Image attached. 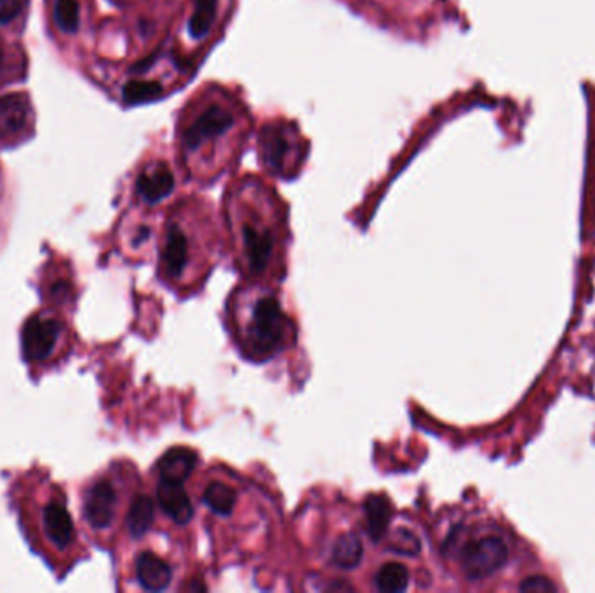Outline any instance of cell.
<instances>
[{"instance_id": "obj_1", "label": "cell", "mask_w": 595, "mask_h": 593, "mask_svg": "<svg viewBox=\"0 0 595 593\" xmlns=\"http://www.w3.org/2000/svg\"><path fill=\"white\" fill-rule=\"evenodd\" d=\"M291 332V320L274 296H265L255 303L246 331V341L253 356L268 358L283 352Z\"/></svg>"}, {"instance_id": "obj_2", "label": "cell", "mask_w": 595, "mask_h": 593, "mask_svg": "<svg viewBox=\"0 0 595 593\" xmlns=\"http://www.w3.org/2000/svg\"><path fill=\"white\" fill-rule=\"evenodd\" d=\"M510 550L501 536H482L469 542L460 551V564L469 579L479 581L493 576L507 564Z\"/></svg>"}, {"instance_id": "obj_3", "label": "cell", "mask_w": 595, "mask_h": 593, "mask_svg": "<svg viewBox=\"0 0 595 593\" xmlns=\"http://www.w3.org/2000/svg\"><path fill=\"white\" fill-rule=\"evenodd\" d=\"M232 125L234 116L228 110L221 107H209L202 116L193 120V124L185 131L183 144L187 150H197L202 143L223 136Z\"/></svg>"}, {"instance_id": "obj_4", "label": "cell", "mask_w": 595, "mask_h": 593, "mask_svg": "<svg viewBox=\"0 0 595 593\" xmlns=\"http://www.w3.org/2000/svg\"><path fill=\"white\" fill-rule=\"evenodd\" d=\"M61 326L54 319L33 317L23 329V354L28 360H41L51 356L60 338Z\"/></svg>"}, {"instance_id": "obj_5", "label": "cell", "mask_w": 595, "mask_h": 593, "mask_svg": "<svg viewBox=\"0 0 595 593\" xmlns=\"http://www.w3.org/2000/svg\"><path fill=\"white\" fill-rule=\"evenodd\" d=\"M116 505H117V493L114 486L108 484L107 480L98 482L88 493L84 505L88 523L95 529L108 527L116 515Z\"/></svg>"}, {"instance_id": "obj_6", "label": "cell", "mask_w": 595, "mask_h": 593, "mask_svg": "<svg viewBox=\"0 0 595 593\" xmlns=\"http://www.w3.org/2000/svg\"><path fill=\"white\" fill-rule=\"evenodd\" d=\"M157 499L163 512L174 523L180 525L191 523L193 517V506L183 487V482L161 478L157 486Z\"/></svg>"}, {"instance_id": "obj_7", "label": "cell", "mask_w": 595, "mask_h": 593, "mask_svg": "<svg viewBox=\"0 0 595 593\" xmlns=\"http://www.w3.org/2000/svg\"><path fill=\"white\" fill-rule=\"evenodd\" d=\"M242 244L249 270L255 273L265 272L275 246L272 234L268 230H260L256 227L246 225L242 228Z\"/></svg>"}, {"instance_id": "obj_8", "label": "cell", "mask_w": 595, "mask_h": 593, "mask_svg": "<svg viewBox=\"0 0 595 593\" xmlns=\"http://www.w3.org/2000/svg\"><path fill=\"white\" fill-rule=\"evenodd\" d=\"M136 190L148 204H157L164 200L174 190V176L166 164H155L144 169L136 180Z\"/></svg>"}, {"instance_id": "obj_9", "label": "cell", "mask_w": 595, "mask_h": 593, "mask_svg": "<svg viewBox=\"0 0 595 593\" xmlns=\"http://www.w3.org/2000/svg\"><path fill=\"white\" fill-rule=\"evenodd\" d=\"M44 531L49 540L58 548H67L72 545L75 538V527H73L72 517L67 512V508L58 503L51 501L44 508Z\"/></svg>"}, {"instance_id": "obj_10", "label": "cell", "mask_w": 595, "mask_h": 593, "mask_svg": "<svg viewBox=\"0 0 595 593\" xmlns=\"http://www.w3.org/2000/svg\"><path fill=\"white\" fill-rule=\"evenodd\" d=\"M293 144L284 133L283 127H270L266 125L260 136V153L263 164L268 171H279L284 167Z\"/></svg>"}, {"instance_id": "obj_11", "label": "cell", "mask_w": 595, "mask_h": 593, "mask_svg": "<svg viewBox=\"0 0 595 593\" xmlns=\"http://www.w3.org/2000/svg\"><path fill=\"white\" fill-rule=\"evenodd\" d=\"M136 576L144 590L161 592L169 587L172 572L163 559L144 551L136 561Z\"/></svg>"}, {"instance_id": "obj_12", "label": "cell", "mask_w": 595, "mask_h": 593, "mask_svg": "<svg viewBox=\"0 0 595 593\" xmlns=\"http://www.w3.org/2000/svg\"><path fill=\"white\" fill-rule=\"evenodd\" d=\"M30 116V101L24 95L14 93L0 97V136L20 133Z\"/></svg>"}, {"instance_id": "obj_13", "label": "cell", "mask_w": 595, "mask_h": 593, "mask_svg": "<svg viewBox=\"0 0 595 593\" xmlns=\"http://www.w3.org/2000/svg\"><path fill=\"white\" fill-rule=\"evenodd\" d=\"M163 263L167 275L180 277L189 263V240L180 227L172 225L167 232L166 246L163 251Z\"/></svg>"}, {"instance_id": "obj_14", "label": "cell", "mask_w": 595, "mask_h": 593, "mask_svg": "<svg viewBox=\"0 0 595 593\" xmlns=\"http://www.w3.org/2000/svg\"><path fill=\"white\" fill-rule=\"evenodd\" d=\"M197 454L187 449V448H174L161 458L159 461V474L161 478L174 480V482H183L191 477L195 465H197Z\"/></svg>"}, {"instance_id": "obj_15", "label": "cell", "mask_w": 595, "mask_h": 593, "mask_svg": "<svg viewBox=\"0 0 595 593\" xmlns=\"http://www.w3.org/2000/svg\"><path fill=\"white\" fill-rule=\"evenodd\" d=\"M364 510H366V521H367V525H366L367 534L375 543H378L385 538L390 521H392V505L385 496L375 495V496L366 499Z\"/></svg>"}, {"instance_id": "obj_16", "label": "cell", "mask_w": 595, "mask_h": 593, "mask_svg": "<svg viewBox=\"0 0 595 593\" xmlns=\"http://www.w3.org/2000/svg\"><path fill=\"white\" fill-rule=\"evenodd\" d=\"M362 555H364V550H362V543H360L358 536L347 533L334 543L331 562H333V566L341 568V570H354L360 564Z\"/></svg>"}, {"instance_id": "obj_17", "label": "cell", "mask_w": 595, "mask_h": 593, "mask_svg": "<svg viewBox=\"0 0 595 593\" xmlns=\"http://www.w3.org/2000/svg\"><path fill=\"white\" fill-rule=\"evenodd\" d=\"M218 13V0H193V13L189 20L191 39L202 41L213 28Z\"/></svg>"}, {"instance_id": "obj_18", "label": "cell", "mask_w": 595, "mask_h": 593, "mask_svg": "<svg viewBox=\"0 0 595 593\" xmlns=\"http://www.w3.org/2000/svg\"><path fill=\"white\" fill-rule=\"evenodd\" d=\"M155 517V505L148 496H138L133 501L127 514V529L133 538H142L152 527Z\"/></svg>"}, {"instance_id": "obj_19", "label": "cell", "mask_w": 595, "mask_h": 593, "mask_svg": "<svg viewBox=\"0 0 595 593\" xmlns=\"http://www.w3.org/2000/svg\"><path fill=\"white\" fill-rule=\"evenodd\" d=\"M202 499L218 515H230L236 506L237 495L230 486L223 482H213L206 487Z\"/></svg>"}, {"instance_id": "obj_20", "label": "cell", "mask_w": 595, "mask_h": 593, "mask_svg": "<svg viewBox=\"0 0 595 593\" xmlns=\"http://www.w3.org/2000/svg\"><path fill=\"white\" fill-rule=\"evenodd\" d=\"M163 95H164V89L155 80H131L122 89L124 103L131 105V107L155 101Z\"/></svg>"}, {"instance_id": "obj_21", "label": "cell", "mask_w": 595, "mask_h": 593, "mask_svg": "<svg viewBox=\"0 0 595 593\" xmlns=\"http://www.w3.org/2000/svg\"><path fill=\"white\" fill-rule=\"evenodd\" d=\"M375 583L380 592H404L409 585V570L399 562H388L377 572Z\"/></svg>"}, {"instance_id": "obj_22", "label": "cell", "mask_w": 595, "mask_h": 593, "mask_svg": "<svg viewBox=\"0 0 595 593\" xmlns=\"http://www.w3.org/2000/svg\"><path fill=\"white\" fill-rule=\"evenodd\" d=\"M80 9L77 0H56L54 4V20L65 33H75L80 24Z\"/></svg>"}, {"instance_id": "obj_23", "label": "cell", "mask_w": 595, "mask_h": 593, "mask_svg": "<svg viewBox=\"0 0 595 593\" xmlns=\"http://www.w3.org/2000/svg\"><path fill=\"white\" fill-rule=\"evenodd\" d=\"M392 548L397 551V553H404V555H416L420 551V542L418 538L405 531V529H399L395 533V538H394V543H392Z\"/></svg>"}, {"instance_id": "obj_24", "label": "cell", "mask_w": 595, "mask_h": 593, "mask_svg": "<svg viewBox=\"0 0 595 593\" xmlns=\"http://www.w3.org/2000/svg\"><path fill=\"white\" fill-rule=\"evenodd\" d=\"M523 592H533V593H545V592H555L557 587L552 579H548L545 576H529L525 578L521 587H519Z\"/></svg>"}, {"instance_id": "obj_25", "label": "cell", "mask_w": 595, "mask_h": 593, "mask_svg": "<svg viewBox=\"0 0 595 593\" xmlns=\"http://www.w3.org/2000/svg\"><path fill=\"white\" fill-rule=\"evenodd\" d=\"M26 5V0H0V24L11 23Z\"/></svg>"}, {"instance_id": "obj_26", "label": "cell", "mask_w": 595, "mask_h": 593, "mask_svg": "<svg viewBox=\"0 0 595 593\" xmlns=\"http://www.w3.org/2000/svg\"><path fill=\"white\" fill-rule=\"evenodd\" d=\"M2 65H4V51H2V46H0V70H2Z\"/></svg>"}]
</instances>
